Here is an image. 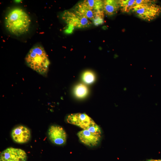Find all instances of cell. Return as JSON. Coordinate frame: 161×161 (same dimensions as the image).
<instances>
[{"label": "cell", "instance_id": "17", "mask_svg": "<svg viewBox=\"0 0 161 161\" xmlns=\"http://www.w3.org/2000/svg\"><path fill=\"white\" fill-rule=\"evenodd\" d=\"M147 161H161V159H159V160L150 159V160H148Z\"/></svg>", "mask_w": 161, "mask_h": 161}, {"label": "cell", "instance_id": "14", "mask_svg": "<svg viewBox=\"0 0 161 161\" xmlns=\"http://www.w3.org/2000/svg\"><path fill=\"white\" fill-rule=\"evenodd\" d=\"M120 9L123 13H129L136 6L135 0H119Z\"/></svg>", "mask_w": 161, "mask_h": 161}, {"label": "cell", "instance_id": "5", "mask_svg": "<svg viewBox=\"0 0 161 161\" xmlns=\"http://www.w3.org/2000/svg\"><path fill=\"white\" fill-rule=\"evenodd\" d=\"M62 18L68 24L77 28L88 27L92 24L89 20L77 15L73 11H65Z\"/></svg>", "mask_w": 161, "mask_h": 161}, {"label": "cell", "instance_id": "8", "mask_svg": "<svg viewBox=\"0 0 161 161\" xmlns=\"http://www.w3.org/2000/svg\"><path fill=\"white\" fill-rule=\"evenodd\" d=\"M27 158V154L24 150L11 147L1 152L0 161H26Z\"/></svg>", "mask_w": 161, "mask_h": 161}, {"label": "cell", "instance_id": "4", "mask_svg": "<svg viewBox=\"0 0 161 161\" xmlns=\"http://www.w3.org/2000/svg\"><path fill=\"white\" fill-rule=\"evenodd\" d=\"M77 135L80 141L83 144L93 147L99 143L101 138V131L99 126L95 123L88 129L78 132Z\"/></svg>", "mask_w": 161, "mask_h": 161}, {"label": "cell", "instance_id": "13", "mask_svg": "<svg viewBox=\"0 0 161 161\" xmlns=\"http://www.w3.org/2000/svg\"><path fill=\"white\" fill-rule=\"evenodd\" d=\"M91 9L97 12L103 10V1L99 0H86L82 1Z\"/></svg>", "mask_w": 161, "mask_h": 161}, {"label": "cell", "instance_id": "15", "mask_svg": "<svg viewBox=\"0 0 161 161\" xmlns=\"http://www.w3.org/2000/svg\"><path fill=\"white\" fill-rule=\"evenodd\" d=\"M95 76L92 71L87 70L84 72L82 75L83 81L87 84L93 83L95 80Z\"/></svg>", "mask_w": 161, "mask_h": 161}, {"label": "cell", "instance_id": "16", "mask_svg": "<svg viewBox=\"0 0 161 161\" xmlns=\"http://www.w3.org/2000/svg\"><path fill=\"white\" fill-rule=\"evenodd\" d=\"M104 12L103 10L96 12V15L92 21L95 25L98 26L103 24L104 23Z\"/></svg>", "mask_w": 161, "mask_h": 161}, {"label": "cell", "instance_id": "10", "mask_svg": "<svg viewBox=\"0 0 161 161\" xmlns=\"http://www.w3.org/2000/svg\"><path fill=\"white\" fill-rule=\"evenodd\" d=\"M73 11L77 15L92 21L96 15L97 12L91 9L83 2L77 4Z\"/></svg>", "mask_w": 161, "mask_h": 161}, {"label": "cell", "instance_id": "12", "mask_svg": "<svg viewBox=\"0 0 161 161\" xmlns=\"http://www.w3.org/2000/svg\"><path fill=\"white\" fill-rule=\"evenodd\" d=\"M88 89L85 85L80 83L75 87L73 92L75 96L77 98L82 99L84 98L88 95Z\"/></svg>", "mask_w": 161, "mask_h": 161}, {"label": "cell", "instance_id": "2", "mask_svg": "<svg viewBox=\"0 0 161 161\" xmlns=\"http://www.w3.org/2000/svg\"><path fill=\"white\" fill-rule=\"evenodd\" d=\"M25 60L27 65L38 73L42 75L47 74L49 61L44 49L41 45H36L32 47Z\"/></svg>", "mask_w": 161, "mask_h": 161}, {"label": "cell", "instance_id": "6", "mask_svg": "<svg viewBox=\"0 0 161 161\" xmlns=\"http://www.w3.org/2000/svg\"><path fill=\"white\" fill-rule=\"evenodd\" d=\"M66 120L67 123L78 126L83 129H86L95 123L92 119L85 113L69 114L66 117Z\"/></svg>", "mask_w": 161, "mask_h": 161}, {"label": "cell", "instance_id": "3", "mask_svg": "<svg viewBox=\"0 0 161 161\" xmlns=\"http://www.w3.org/2000/svg\"><path fill=\"white\" fill-rule=\"evenodd\" d=\"M139 18L148 21L153 20L159 16L161 7L155 0L150 3L137 5L131 10Z\"/></svg>", "mask_w": 161, "mask_h": 161}, {"label": "cell", "instance_id": "7", "mask_svg": "<svg viewBox=\"0 0 161 161\" xmlns=\"http://www.w3.org/2000/svg\"><path fill=\"white\" fill-rule=\"evenodd\" d=\"M48 135L49 140L55 145H62L66 142V133L64 129L59 126H51L48 130Z\"/></svg>", "mask_w": 161, "mask_h": 161}, {"label": "cell", "instance_id": "1", "mask_svg": "<svg viewBox=\"0 0 161 161\" xmlns=\"http://www.w3.org/2000/svg\"><path fill=\"white\" fill-rule=\"evenodd\" d=\"M30 22L28 15L23 10L19 8H14L10 11L5 20L7 30L17 36L26 33L29 29Z\"/></svg>", "mask_w": 161, "mask_h": 161}, {"label": "cell", "instance_id": "9", "mask_svg": "<svg viewBox=\"0 0 161 161\" xmlns=\"http://www.w3.org/2000/svg\"><path fill=\"white\" fill-rule=\"evenodd\" d=\"M12 138L16 142L23 143L27 142L31 137L30 131L27 127L19 126L14 128L11 133Z\"/></svg>", "mask_w": 161, "mask_h": 161}, {"label": "cell", "instance_id": "11", "mask_svg": "<svg viewBox=\"0 0 161 161\" xmlns=\"http://www.w3.org/2000/svg\"><path fill=\"white\" fill-rule=\"evenodd\" d=\"M103 4L104 13L108 16H112L115 14L120 9L119 0H104L103 1Z\"/></svg>", "mask_w": 161, "mask_h": 161}]
</instances>
